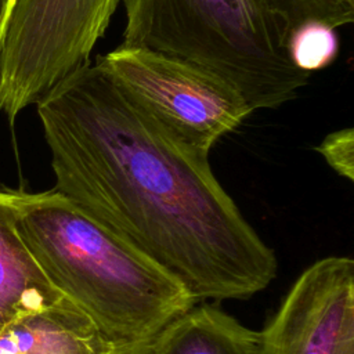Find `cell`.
<instances>
[{
  "mask_svg": "<svg viewBox=\"0 0 354 354\" xmlns=\"http://www.w3.org/2000/svg\"><path fill=\"white\" fill-rule=\"evenodd\" d=\"M54 189L159 267L192 297L248 299L277 277L275 252L220 184L209 156L138 105L97 62L36 102Z\"/></svg>",
  "mask_w": 354,
  "mask_h": 354,
  "instance_id": "cell-1",
  "label": "cell"
},
{
  "mask_svg": "<svg viewBox=\"0 0 354 354\" xmlns=\"http://www.w3.org/2000/svg\"><path fill=\"white\" fill-rule=\"evenodd\" d=\"M19 236L115 354H133L198 301L173 275L55 189L12 191Z\"/></svg>",
  "mask_w": 354,
  "mask_h": 354,
  "instance_id": "cell-2",
  "label": "cell"
},
{
  "mask_svg": "<svg viewBox=\"0 0 354 354\" xmlns=\"http://www.w3.org/2000/svg\"><path fill=\"white\" fill-rule=\"evenodd\" d=\"M122 44L199 65L254 109L295 100L310 75L292 64L286 35L263 0H123Z\"/></svg>",
  "mask_w": 354,
  "mask_h": 354,
  "instance_id": "cell-3",
  "label": "cell"
},
{
  "mask_svg": "<svg viewBox=\"0 0 354 354\" xmlns=\"http://www.w3.org/2000/svg\"><path fill=\"white\" fill-rule=\"evenodd\" d=\"M95 62L174 137L206 156L254 112L218 75L163 53L120 44Z\"/></svg>",
  "mask_w": 354,
  "mask_h": 354,
  "instance_id": "cell-4",
  "label": "cell"
},
{
  "mask_svg": "<svg viewBox=\"0 0 354 354\" xmlns=\"http://www.w3.org/2000/svg\"><path fill=\"white\" fill-rule=\"evenodd\" d=\"M259 333V354H354L353 259L310 264Z\"/></svg>",
  "mask_w": 354,
  "mask_h": 354,
  "instance_id": "cell-5",
  "label": "cell"
},
{
  "mask_svg": "<svg viewBox=\"0 0 354 354\" xmlns=\"http://www.w3.org/2000/svg\"><path fill=\"white\" fill-rule=\"evenodd\" d=\"M0 354H115V348L80 308L62 297L4 328Z\"/></svg>",
  "mask_w": 354,
  "mask_h": 354,
  "instance_id": "cell-6",
  "label": "cell"
},
{
  "mask_svg": "<svg viewBox=\"0 0 354 354\" xmlns=\"http://www.w3.org/2000/svg\"><path fill=\"white\" fill-rule=\"evenodd\" d=\"M15 217L12 189L0 191V332L64 297L25 246Z\"/></svg>",
  "mask_w": 354,
  "mask_h": 354,
  "instance_id": "cell-7",
  "label": "cell"
},
{
  "mask_svg": "<svg viewBox=\"0 0 354 354\" xmlns=\"http://www.w3.org/2000/svg\"><path fill=\"white\" fill-rule=\"evenodd\" d=\"M260 333L224 310L198 303L133 354H259Z\"/></svg>",
  "mask_w": 354,
  "mask_h": 354,
  "instance_id": "cell-8",
  "label": "cell"
},
{
  "mask_svg": "<svg viewBox=\"0 0 354 354\" xmlns=\"http://www.w3.org/2000/svg\"><path fill=\"white\" fill-rule=\"evenodd\" d=\"M286 48L295 68L311 75L333 64L339 54V36L328 24L307 21L288 35Z\"/></svg>",
  "mask_w": 354,
  "mask_h": 354,
  "instance_id": "cell-9",
  "label": "cell"
},
{
  "mask_svg": "<svg viewBox=\"0 0 354 354\" xmlns=\"http://www.w3.org/2000/svg\"><path fill=\"white\" fill-rule=\"evenodd\" d=\"M288 35L300 24L319 21L342 28L354 21V0H263Z\"/></svg>",
  "mask_w": 354,
  "mask_h": 354,
  "instance_id": "cell-10",
  "label": "cell"
},
{
  "mask_svg": "<svg viewBox=\"0 0 354 354\" xmlns=\"http://www.w3.org/2000/svg\"><path fill=\"white\" fill-rule=\"evenodd\" d=\"M328 166L340 177L354 181V129L344 127L329 133L315 148Z\"/></svg>",
  "mask_w": 354,
  "mask_h": 354,
  "instance_id": "cell-11",
  "label": "cell"
},
{
  "mask_svg": "<svg viewBox=\"0 0 354 354\" xmlns=\"http://www.w3.org/2000/svg\"><path fill=\"white\" fill-rule=\"evenodd\" d=\"M15 0H0V46L4 37V32L7 28V22L10 18V14L12 11Z\"/></svg>",
  "mask_w": 354,
  "mask_h": 354,
  "instance_id": "cell-12",
  "label": "cell"
}]
</instances>
